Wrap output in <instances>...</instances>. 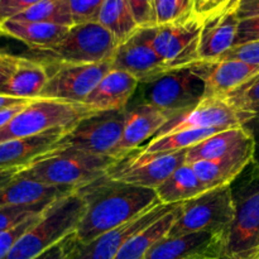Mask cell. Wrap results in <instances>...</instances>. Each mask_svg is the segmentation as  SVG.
<instances>
[{
	"instance_id": "5b68a950",
	"label": "cell",
	"mask_w": 259,
	"mask_h": 259,
	"mask_svg": "<svg viewBox=\"0 0 259 259\" xmlns=\"http://www.w3.org/2000/svg\"><path fill=\"white\" fill-rule=\"evenodd\" d=\"M235 217V197L232 185L215 187L195 199L182 202L179 217L167 237L210 232L224 233Z\"/></svg>"
},
{
	"instance_id": "d6a6232c",
	"label": "cell",
	"mask_w": 259,
	"mask_h": 259,
	"mask_svg": "<svg viewBox=\"0 0 259 259\" xmlns=\"http://www.w3.org/2000/svg\"><path fill=\"white\" fill-rule=\"evenodd\" d=\"M52 202H42V204L35 205H23V206L0 207V234L18 227L19 224L30 219V218L39 215Z\"/></svg>"
},
{
	"instance_id": "f1b7e54d",
	"label": "cell",
	"mask_w": 259,
	"mask_h": 259,
	"mask_svg": "<svg viewBox=\"0 0 259 259\" xmlns=\"http://www.w3.org/2000/svg\"><path fill=\"white\" fill-rule=\"evenodd\" d=\"M119 43L124 42L139 29L128 0H105L98 15V20Z\"/></svg>"
},
{
	"instance_id": "681fc988",
	"label": "cell",
	"mask_w": 259,
	"mask_h": 259,
	"mask_svg": "<svg viewBox=\"0 0 259 259\" xmlns=\"http://www.w3.org/2000/svg\"><path fill=\"white\" fill-rule=\"evenodd\" d=\"M255 82H259V73H257V75H255L254 77L250 78V80L248 81V82H245L244 85L240 86V88H239V89H237V90H235V91H238V90H244V89H247L248 86L253 85V83H255ZM233 93H234V91H233Z\"/></svg>"
},
{
	"instance_id": "f35d334b",
	"label": "cell",
	"mask_w": 259,
	"mask_h": 259,
	"mask_svg": "<svg viewBox=\"0 0 259 259\" xmlns=\"http://www.w3.org/2000/svg\"><path fill=\"white\" fill-rule=\"evenodd\" d=\"M76 247H77V240L75 233H72L34 259H72Z\"/></svg>"
},
{
	"instance_id": "7bdbcfd3",
	"label": "cell",
	"mask_w": 259,
	"mask_h": 259,
	"mask_svg": "<svg viewBox=\"0 0 259 259\" xmlns=\"http://www.w3.org/2000/svg\"><path fill=\"white\" fill-rule=\"evenodd\" d=\"M239 20L259 15V0H239L235 7Z\"/></svg>"
},
{
	"instance_id": "4316f807",
	"label": "cell",
	"mask_w": 259,
	"mask_h": 259,
	"mask_svg": "<svg viewBox=\"0 0 259 259\" xmlns=\"http://www.w3.org/2000/svg\"><path fill=\"white\" fill-rule=\"evenodd\" d=\"M206 191L209 190L200 181L191 164L185 162L156 190V194L162 204L176 205L195 199Z\"/></svg>"
},
{
	"instance_id": "5bb4252c",
	"label": "cell",
	"mask_w": 259,
	"mask_h": 259,
	"mask_svg": "<svg viewBox=\"0 0 259 259\" xmlns=\"http://www.w3.org/2000/svg\"><path fill=\"white\" fill-rule=\"evenodd\" d=\"M153 28H139L121 42L111 58V68L131 73L141 83L151 82L169 71L152 45Z\"/></svg>"
},
{
	"instance_id": "30bf717a",
	"label": "cell",
	"mask_w": 259,
	"mask_h": 259,
	"mask_svg": "<svg viewBox=\"0 0 259 259\" xmlns=\"http://www.w3.org/2000/svg\"><path fill=\"white\" fill-rule=\"evenodd\" d=\"M47 66V65H46ZM50 77L38 99L83 104L104 76L111 70V60L100 63L47 66Z\"/></svg>"
},
{
	"instance_id": "4dcf8cb0",
	"label": "cell",
	"mask_w": 259,
	"mask_h": 259,
	"mask_svg": "<svg viewBox=\"0 0 259 259\" xmlns=\"http://www.w3.org/2000/svg\"><path fill=\"white\" fill-rule=\"evenodd\" d=\"M10 20L52 23L65 27H72L75 24L70 0H40Z\"/></svg>"
},
{
	"instance_id": "bcb514c9",
	"label": "cell",
	"mask_w": 259,
	"mask_h": 259,
	"mask_svg": "<svg viewBox=\"0 0 259 259\" xmlns=\"http://www.w3.org/2000/svg\"><path fill=\"white\" fill-rule=\"evenodd\" d=\"M24 106L25 105L15 106V108H10V109H7V110L0 111V128H2V126H4L9 120H12V119L14 118L15 114H17L20 109L24 108Z\"/></svg>"
},
{
	"instance_id": "b9f144b4",
	"label": "cell",
	"mask_w": 259,
	"mask_h": 259,
	"mask_svg": "<svg viewBox=\"0 0 259 259\" xmlns=\"http://www.w3.org/2000/svg\"><path fill=\"white\" fill-rule=\"evenodd\" d=\"M238 2L239 0H195L194 12L197 17L204 19L225 8L237 5Z\"/></svg>"
},
{
	"instance_id": "3957f363",
	"label": "cell",
	"mask_w": 259,
	"mask_h": 259,
	"mask_svg": "<svg viewBox=\"0 0 259 259\" xmlns=\"http://www.w3.org/2000/svg\"><path fill=\"white\" fill-rule=\"evenodd\" d=\"M85 201L75 191L53 201L38 222L15 242L4 259H34L75 233L85 212Z\"/></svg>"
},
{
	"instance_id": "e0dca14e",
	"label": "cell",
	"mask_w": 259,
	"mask_h": 259,
	"mask_svg": "<svg viewBox=\"0 0 259 259\" xmlns=\"http://www.w3.org/2000/svg\"><path fill=\"white\" fill-rule=\"evenodd\" d=\"M167 120L168 116L152 104L142 103L136 108L128 109L123 134L111 157L119 161L137 152L144 142L158 133Z\"/></svg>"
},
{
	"instance_id": "1f68e13d",
	"label": "cell",
	"mask_w": 259,
	"mask_h": 259,
	"mask_svg": "<svg viewBox=\"0 0 259 259\" xmlns=\"http://www.w3.org/2000/svg\"><path fill=\"white\" fill-rule=\"evenodd\" d=\"M195 0H154L156 27L182 22L195 14Z\"/></svg>"
},
{
	"instance_id": "60d3db41",
	"label": "cell",
	"mask_w": 259,
	"mask_h": 259,
	"mask_svg": "<svg viewBox=\"0 0 259 259\" xmlns=\"http://www.w3.org/2000/svg\"><path fill=\"white\" fill-rule=\"evenodd\" d=\"M40 0H0V24L22 14Z\"/></svg>"
},
{
	"instance_id": "9a60e30c",
	"label": "cell",
	"mask_w": 259,
	"mask_h": 259,
	"mask_svg": "<svg viewBox=\"0 0 259 259\" xmlns=\"http://www.w3.org/2000/svg\"><path fill=\"white\" fill-rule=\"evenodd\" d=\"M180 205V204H176ZM176 205L158 204L134 219L114 228L88 244H77L72 259H114L119 250L146 228L161 219Z\"/></svg>"
},
{
	"instance_id": "7c38bea8",
	"label": "cell",
	"mask_w": 259,
	"mask_h": 259,
	"mask_svg": "<svg viewBox=\"0 0 259 259\" xmlns=\"http://www.w3.org/2000/svg\"><path fill=\"white\" fill-rule=\"evenodd\" d=\"M202 19L196 14L174 24L153 28L152 45L168 70L199 62V37Z\"/></svg>"
},
{
	"instance_id": "7a4b0ae2",
	"label": "cell",
	"mask_w": 259,
	"mask_h": 259,
	"mask_svg": "<svg viewBox=\"0 0 259 259\" xmlns=\"http://www.w3.org/2000/svg\"><path fill=\"white\" fill-rule=\"evenodd\" d=\"M118 159L72 147H57L18 172L19 179L52 186L77 187L105 176Z\"/></svg>"
},
{
	"instance_id": "f6af8a7d",
	"label": "cell",
	"mask_w": 259,
	"mask_h": 259,
	"mask_svg": "<svg viewBox=\"0 0 259 259\" xmlns=\"http://www.w3.org/2000/svg\"><path fill=\"white\" fill-rule=\"evenodd\" d=\"M32 100H25V99L12 98V96L0 95V111L7 110V109L15 108V106H22L29 104Z\"/></svg>"
},
{
	"instance_id": "ffe728a7",
	"label": "cell",
	"mask_w": 259,
	"mask_h": 259,
	"mask_svg": "<svg viewBox=\"0 0 259 259\" xmlns=\"http://www.w3.org/2000/svg\"><path fill=\"white\" fill-rule=\"evenodd\" d=\"M250 152H255L254 136L247 126H238L218 132L187 149L186 163L215 161Z\"/></svg>"
},
{
	"instance_id": "2e32d148",
	"label": "cell",
	"mask_w": 259,
	"mask_h": 259,
	"mask_svg": "<svg viewBox=\"0 0 259 259\" xmlns=\"http://www.w3.org/2000/svg\"><path fill=\"white\" fill-rule=\"evenodd\" d=\"M191 67L204 78V98L225 99L259 73L257 66L238 60L199 61Z\"/></svg>"
},
{
	"instance_id": "4fadbf2b",
	"label": "cell",
	"mask_w": 259,
	"mask_h": 259,
	"mask_svg": "<svg viewBox=\"0 0 259 259\" xmlns=\"http://www.w3.org/2000/svg\"><path fill=\"white\" fill-rule=\"evenodd\" d=\"M252 119L227 99L204 98L194 108L172 116L153 137H163L185 129H224L245 126Z\"/></svg>"
},
{
	"instance_id": "d6986e66",
	"label": "cell",
	"mask_w": 259,
	"mask_h": 259,
	"mask_svg": "<svg viewBox=\"0 0 259 259\" xmlns=\"http://www.w3.org/2000/svg\"><path fill=\"white\" fill-rule=\"evenodd\" d=\"M232 5L202 19L199 37V60L214 61L234 46L239 18Z\"/></svg>"
},
{
	"instance_id": "52a82bcc",
	"label": "cell",
	"mask_w": 259,
	"mask_h": 259,
	"mask_svg": "<svg viewBox=\"0 0 259 259\" xmlns=\"http://www.w3.org/2000/svg\"><path fill=\"white\" fill-rule=\"evenodd\" d=\"M235 217L223 235V259H254L259 253V172L235 196Z\"/></svg>"
},
{
	"instance_id": "c3c4849f",
	"label": "cell",
	"mask_w": 259,
	"mask_h": 259,
	"mask_svg": "<svg viewBox=\"0 0 259 259\" xmlns=\"http://www.w3.org/2000/svg\"><path fill=\"white\" fill-rule=\"evenodd\" d=\"M187 259H223L220 255L214 254V253H200V254H195L189 257Z\"/></svg>"
},
{
	"instance_id": "ac0fdd59",
	"label": "cell",
	"mask_w": 259,
	"mask_h": 259,
	"mask_svg": "<svg viewBox=\"0 0 259 259\" xmlns=\"http://www.w3.org/2000/svg\"><path fill=\"white\" fill-rule=\"evenodd\" d=\"M68 129H53L28 138L12 139L0 143V174L22 169L37 161L39 157L57 148Z\"/></svg>"
},
{
	"instance_id": "d4e9b609",
	"label": "cell",
	"mask_w": 259,
	"mask_h": 259,
	"mask_svg": "<svg viewBox=\"0 0 259 259\" xmlns=\"http://www.w3.org/2000/svg\"><path fill=\"white\" fill-rule=\"evenodd\" d=\"M71 27L40 22L7 20L0 24L3 35L24 43L34 52L46 51L60 43Z\"/></svg>"
},
{
	"instance_id": "9c48e42d",
	"label": "cell",
	"mask_w": 259,
	"mask_h": 259,
	"mask_svg": "<svg viewBox=\"0 0 259 259\" xmlns=\"http://www.w3.org/2000/svg\"><path fill=\"white\" fill-rule=\"evenodd\" d=\"M125 110L94 111L71 126L57 147H72L89 153L111 157L124 131Z\"/></svg>"
},
{
	"instance_id": "f907efd6",
	"label": "cell",
	"mask_w": 259,
	"mask_h": 259,
	"mask_svg": "<svg viewBox=\"0 0 259 259\" xmlns=\"http://www.w3.org/2000/svg\"><path fill=\"white\" fill-rule=\"evenodd\" d=\"M3 37V32H2V29H0V38Z\"/></svg>"
},
{
	"instance_id": "836d02e7",
	"label": "cell",
	"mask_w": 259,
	"mask_h": 259,
	"mask_svg": "<svg viewBox=\"0 0 259 259\" xmlns=\"http://www.w3.org/2000/svg\"><path fill=\"white\" fill-rule=\"evenodd\" d=\"M225 99L252 120L259 118V82L248 86L244 90L234 91Z\"/></svg>"
},
{
	"instance_id": "ab89813d",
	"label": "cell",
	"mask_w": 259,
	"mask_h": 259,
	"mask_svg": "<svg viewBox=\"0 0 259 259\" xmlns=\"http://www.w3.org/2000/svg\"><path fill=\"white\" fill-rule=\"evenodd\" d=\"M254 40H259V15L239 20L234 46L244 45V43L254 42Z\"/></svg>"
},
{
	"instance_id": "d590c367",
	"label": "cell",
	"mask_w": 259,
	"mask_h": 259,
	"mask_svg": "<svg viewBox=\"0 0 259 259\" xmlns=\"http://www.w3.org/2000/svg\"><path fill=\"white\" fill-rule=\"evenodd\" d=\"M218 60H238L259 67V40L234 46Z\"/></svg>"
},
{
	"instance_id": "74e56055",
	"label": "cell",
	"mask_w": 259,
	"mask_h": 259,
	"mask_svg": "<svg viewBox=\"0 0 259 259\" xmlns=\"http://www.w3.org/2000/svg\"><path fill=\"white\" fill-rule=\"evenodd\" d=\"M128 3L139 28L156 27L154 0H128Z\"/></svg>"
},
{
	"instance_id": "8fae6325",
	"label": "cell",
	"mask_w": 259,
	"mask_h": 259,
	"mask_svg": "<svg viewBox=\"0 0 259 259\" xmlns=\"http://www.w3.org/2000/svg\"><path fill=\"white\" fill-rule=\"evenodd\" d=\"M186 152L174 153H142L134 152L119 159L106 176L115 181L156 191L181 164L186 162Z\"/></svg>"
},
{
	"instance_id": "7402d4cb",
	"label": "cell",
	"mask_w": 259,
	"mask_h": 259,
	"mask_svg": "<svg viewBox=\"0 0 259 259\" xmlns=\"http://www.w3.org/2000/svg\"><path fill=\"white\" fill-rule=\"evenodd\" d=\"M222 240V233L210 232L166 237L149 250L146 259H187L200 253L220 255Z\"/></svg>"
},
{
	"instance_id": "44dd1931",
	"label": "cell",
	"mask_w": 259,
	"mask_h": 259,
	"mask_svg": "<svg viewBox=\"0 0 259 259\" xmlns=\"http://www.w3.org/2000/svg\"><path fill=\"white\" fill-rule=\"evenodd\" d=\"M139 83L131 73L111 68L83 104L93 111L125 110Z\"/></svg>"
},
{
	"instance_id": "484cf974",
	"label": "cell",
	"mask_w": 259,
	"mask_h": 259,
	"mask_svg": "<svg viewBox=\"0 0 259 259\" xmlns=\"http://www.w3.org/2000/svg\"><path fill=\"white\" fill-rule=\"evenodd\" d=\"M254 153L255 152L237 154L215 161H197L190 164L204 186L207 190H211L232 185V182L252 163Z\"/></svg>"
},
{
	"instance_id": "7dc6e473",
	"label": "cell",
	"mask_w": 259,
	"mask_h": 259,
	"mask_svg": "<svg viewBox=\"0 0 259 259\" xmlns=\"http://www.w3.org/2000/svg\"><path fill=\"white\" fill-rule=\"evenodd\" d=\"M15 175L17 174H14V172H3V174H0V187L4 186L9 181H12L15 177Z\"/></svg>"
},
{
	"instance_id": "e575fe53",
	"label": "cell",
	"mask_w": 259,
	"mask_h": 259,
	"mask_svg": "<svg viewBox=\"0 0 259 259\" xmlns=\"http://www.w3.org/2000/svg\"><path fill=\"white\" fill-rule=\"evenodd\" d=\"M104 2L105 0H70L75 24L96 22Z\"/></svg>"
},
{
	"instance_id": "603a6c76",
	"label": "cell",
	"mask_w": 259,
	"mask_h": 259,
	"mask_svg": "<svg viewBox=\"0 0 259 259\" xmlns=\"http://www.w3.org/2000/svg\"><path fill=\"white\" fill-rule=\"evenodd\" d=\"M71 186H52L15 176L0 187V207L52 202L75 191Z\"/></svg>"
},
{
	"instance_id": "8d00e7d4",
	"label": "cell",
	"mask_w": 259,
	"mask_h": 259,
	"mask_svg": "<svg viewBox=\"0 0 259 259\" xmlns=\"http://www.w3.org/2000/svg\"><path fill=\"white\" fill-rule=\"evenodd\" d=\"M43 212H40V214L37 215V217L30 218V219H28L27 222L18 225V227L13 228V229L0 234V259H4L7 257L8 253H9L10 249L13 248V245L15 244V242H17V240L19 239V238L22 237L27 230H29L30 228L38 222V219L42 217Z\"/></svg>"
},
{
	"instance_id": "cb8c5ba5",
	"label": "cell",
	"mask_w": 259,
	"mask_h": 259,
	"mask_svg": "<svg viewBox=\"0 0 259 259\" xmlns=\"http://www.w3.org/2000/svg\"><path fill=\"white\" fill-rule=\"evenodd\" d=\"M48 77L50 72L42 61L17 56L14 68L3 86L0 95L34 100L39 98Z\"/></svg>"
},
{
	"instance_id": "8992f818",
	"label": "cell",
	"mask_w": 259,
	"mask_h": 259,
	"mask_svg": "<svg viewBox=\"0 0 259 259\" xmlns=\"http://www.w3.org/2000/svg\"><path fill=\"white\" fill-rule=\"evenodd\" d=\"M119 45L113 33L100 23L86 22L73 24L60 43L38 53L53 63L86 65L111 60Z\"/></svg>"
},
{
	"instance_id": "277c9868",
	"label": "cell",
	"mask_w": 259,
	"mask_h": 259,
	"mask_svg": "<svg viewBox=\"0 0 259 259\" xmlns=\"http://www.w3.org/2000/svg\"><path fill=\"white\" fill-rule=\"evenodd\" d=\"M91 113L94 111L85 104L34 99L0 128V143L28 138L53 129H70Z\"/></svg>"
},
{
	"instance_id": "ee69618b",
	"label": "cell",
	"mask_w": 259,
	"mask_h": 259,
	"mask_svg": "<svg viewBox=\"0 0 259 259\" xmlns=\"http://www.w3.org/2000/svg\"><path fill=\"white\" fill-rule=\"evenodd\" d=\"M15 61H17V56L0 52V91H2L3 86L5 85L13 68H14Z\"/></svg>"
},
{
	"instance_id": "83f0119b",
	"label": "cell",
	"mask_w": 259,
	"mask_h": 259,
	"mask_svg": "<svg viewBox=\"0 0 259 259\" xmlns=\"http://www.w3.org/2000/svg\"><path fill=\"white\" fill-rule=\"evenodd\" d=\"M181 204L176 205L174 209L163 215L152 225L132 238L118 252L114 259H146L149 250L163 238L168 235L172 225L179 217Z\"/></svg>"
},
{
	"instance_id": "f546056e",
	"label": "cell",
	"mask_w": 259,
	"mask_h": 259,
	"mask_svg": "<svg viewBox=\"0 0 259 259\" xmlns=\"http://www.w3.org/2000/svg\"><path fill=\"white\" fill-rule=\"evenodd\" d=\"M219 129H185L163 137L152 138L148 143L142 146L137 152L142 153H174L191 148L195 144L209 138Z\"/></svg>"
},
{
	"instance_id": "6da1fadb",
	"label": "cell",
	"mask_w": 259,
	"mask_h": 259,
	"mask_svg": "<svg viewBox=\"0 0 259 259\" xmlns=\"http://www.w3.org/2000/svg\"><path fill=\"white\" fill-rule=\"evenodd\" d=\"M85 212L75 230L77 244L93 242L114 228L162 204L154 190L115 181L105 175L77 187Z\"/></svg>"
},
{
	"instance_id": "ba28073f",
	"label": "cell",
	"mask_w": 259,
	"mask_h": 259,
	"mask_svg": "<svg viewBox=\"0 0 259 259\" xmlns=\"http://www.w3.org/2000/svg\"><path fill=\"white\" fill-rule=\"evenodd\" d=\"M144 86V103L158 108L168 119L194 108L205 96L204 78L191 66L167 71Z\"/></svg>"
}]
</instances>
